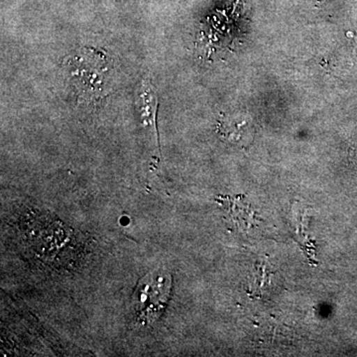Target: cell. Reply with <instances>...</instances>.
<instances>
[{"label":"cell","instance_id":"1","mask_svg":"<svg viewBox=\"0 0 357 357\" xmlns=\"http://www.w3.org/2000/svg\"><path fill=\"white\" fill-rule=\"evenodd\" d=\"M66 73L81 98L98 100L114 91V76L109 61L100 52L83 49L66 60Z\"/></svg>","mask_w":357,"mask_h":357},{"label":"cell","instance_id":"2","mask_svg":"<svg viewBox=\"0 0 357 357\" xmlns=\"http://www.w3.org/2000/svg\"><path fill=\"white\" fill-rule=\"evenodd\" d=\"M172 277L152 272L141 279L133 294V306L141 323L151 324L161 316L170 298Z\"/></svg>","mask_w":357,"mask_h":357},{"label":"cell","instance_id":"3","mask_svg":"<svg viewBox=\"0 0 357 357\" xmlns=\"http://www.w3.org/2000/svg\"><path fill=\"white\" fill-rule=\"evenodd\" d=\"M136 107L141 124L156 135V115L158 109V95L150 79H143L136 96Z\"/></svg>","mask_w":357,"mask_h":357}]
</instances>
